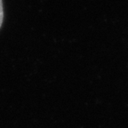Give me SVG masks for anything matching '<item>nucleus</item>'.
<instances>
[{"mask_svg":"<svg viewBox=\"0 0 128 128\" xmlns=\"http://www.w3.org/2000/svg\"><path fill=\"white\" fill-rule=\"evenodd\" d=\"M3 20H4V9H3L2 0H0V28L2 26Z\"/></svg>","mask_w":128,"mask_h":128,"instance_id":"f257e3e1","label":"nucleus"}]
</instances>
